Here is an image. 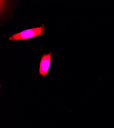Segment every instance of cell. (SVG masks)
<instances>
[{
  "mask_svg": "<svg viewBox=\"0 0 114 128\" xmlns=\"http://www.w3.org/2000/svg\"><path fill=\"white\" fill-rule=\"evenodd\" d=\"M45 28V25L42 24L39 27L27 29L19 33L15 34L9 38V40L10 41H22L40 36L44 34Z\"/></svg>",
  "mask_w": 114,
  "mask_h": 128,
  "instance_id": "6da1fadb",
  "label": "cell"
},
{
  "mask_svg": "<svg viewBox=\"0 0 114 128\" xmlns=\"http://www.w3.org/2000/svg\"><path fill=\"white\" fill-rule=\"evenodd\" d=\"M52 55V52H51L48 54L45 53L41 56L39 67V76L43 78L47 76L51 66Z\"/></svg>",
  "mask_w": 114,
  "mask_h": 128,
  "instance_id": "7a4b0ae2",
  "label": "cell"
}]
</instances>
